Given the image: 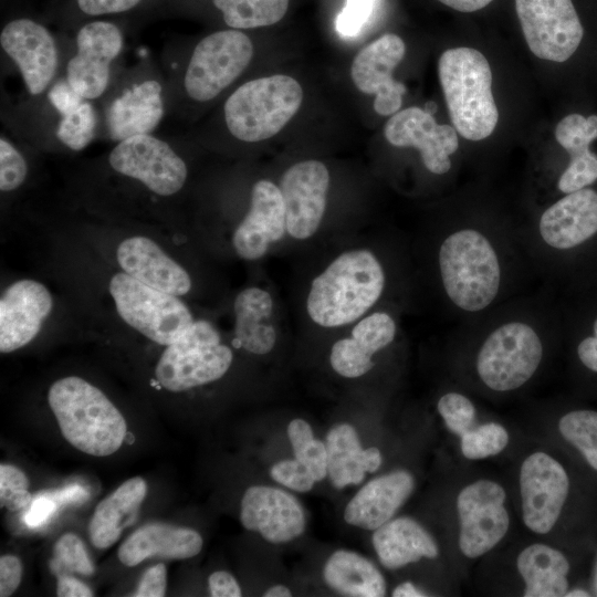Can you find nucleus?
I'll list each match as a JSON object with an SVG mask.
<instances>
[{"instance_id": "nucleus-1", "label": "nucleus", "mask_w": 597, "mask_h": 597, "mask_svg": "<svg viewBox=\"0 0 597 597\" xmlns=\"http://www.w3.org/2000/svg\"><path fill=\"white\" fill-rule=\"evenodd\" d=\"M385 284L377 255L366 248L349 249L313 279L306 296L307 315L324 328L354 324L379 301Z\"/></svg>"}, {"instance_id": "nucleus-2", "label": "nucleus", "mask_w": 597, "mask_h": 597, "mask_svg": "<svg viewBox=\"0 0 597 597\" xmlns=\"http://www.w3.org/2000/svg\"><path fill=\"white\" fill-rule=\"evenodd\" d=\"M48 401L63 437L80 451L107 457L123 444L127 433L123 415L87 380L69 376L54 381Z\"/></svg>"}, {"instance_id": "nucleus-3", "label": "nucleus", "mask_w": 597, "mask_h": 597, "mask_svg": "<svg viewBox=\"0 0 597 597\" xmlns=\"http://www.w3.org/2000/svg\"><path fill=\"white\" fill-rule=\"evenodd\" d=\"M438 71L457 132L470 140L490 136L498 124L499 112L485 56L472 48L449 49L439 57Z\"/></svg>"}, {"instance_id": "nucleus-4", "label": "nucleus", "mask_w": 597, "mask_h": 597, "mask_svg": "<svg viewBox=\"0 0 597 597\" xmlns=\"http://www.w3.org/2000/svg\"><path fill=\"white\" fill-rule=\"evenodd\" d=\"M439 269L450 301L467 312L486 308L496 297L501 268L489 239L474 229L449 234L439 249Z\"/></svg>"}, {"instance_id": "nucleus-5", "label": "nucleus", "mask_w": 597, "mask_h": 597, "mask_svg": "<svg viewBox=\"0 0 597 597\" xmlns=\"http://www.w3.org/2000/svg\"><path fill=\"white\" fill-rule=\"evenodd\" d=\"M302 101L300 83L289 75L254 78L227 98L224 121L237 139L261 142L276 135L296 114Z\"/></svg>"}, {"instance_id": "nucleus-6", "label": "nucleus", "mask_w": 597, "mask_h": 597, "mask_svg": "<svg viewBox=\"0 0 597 597\" xmlns=\"http://www.w3.org/2000/svg\"><path fill=\"white\" fill-rule=\"evenodd\" d=\"M232 359V350L222 344L217 327L207 320H195L166 346L155 376L164 389L181 392L220 379Z\"/></svg>"}, {"instance_id": "nucleus-7", "label": "nucleus", "mask_w": 597, "mask_h": 597, "mask_svg": "<svg viewBox=\"0 0 597 597\" xmlns=\"http://www.w3.org/2000/svg\"><path fill=\"white\" fill-rule=\"evenodd\" d=\"M108 290L121 318L159 345L171 344L195 322L179 296L153 289L125 272L112 276Z\"/></svg>"}, {"instance_id": "nucleus-8", "label": "nucleus", "mask_w": 597, "mask_h": 597, "mask_svg": "<svg viewBox=\"0 0 597 597\" xmlns=\"http://www.w3.org/2000/svg\"><path fill=\"white\" fill-rule=\"evenodd\" d=\"M253 56L250 38L240 30L213 32L195 46L184 74V88L195 102H209L230 86Z\"/></svg>"}, {"instance_id": "nucleus-9", "label": "nucleus", "mask_w": 597, "mask_h": 597, "mask_svg": "<svg viewBox=\"0 0 597 597\" xmlns=\"http://www.w3.org/2000/svg\"><path fill=\"white\" fill-rule=\"evenodd\" d=\"M542 356L543 345L534 328L523 322H509L484 341L476 357V370L489 388L509 391L531 379Z\"/></svg>"}, {"instance_id": "nucleus-10", "label": "nucleus", "mask_w": 597, "mask_h": 597, "mask_svg": "<svg viewBox=\"0 0 597 597\" xmlns=\"http://www.w3.org/2000/svg\"><path fill=\"white\" fill-rule=\"evenodd\" d=\"M108 164L115 172L140 182L160 197L180 191L188 177L185 160L167 142L151 134L117 142L108 155Z\"/></svg>"}, {"instance_id": "nucleus-11", "label": "nucleus", "mask_w": 597, "mask_h": 597, "mask_svg": "<svg viewBox=\"0 0 597 597\" xmlns=\"http://www.w3.org/2000/svg\"><path fill=\"white\" fill-rule=\"evenodd\" d=\"M515 9L534 55L565 62L576 52L584 29L572 0H515Z\"/></svg>"}, {"instance_id": "nucleus-12", "label": "nucleus", "mask_w": 597, "mask_h": 597, "mask_svg": "<svg viewBox=\"0 0 597 597\" xmlns=\"http://www.w3.org/2000/svg\"><path fill=\"white\" fill-rule=\"evenodd\" d=\"M503 486L490 480L475 481L457 498L460 520L459 547L470 558L492 549L506 534L510 517Z\"/></svg>"}, {"instance_id": "nucleus-13", "label": "nucleus", "mask_w": 597, "mask_h": 597, "mask_svg": "<svg viewBox=\"0 0 597 597\" xmlns=\"http://www.w3.org/2000/svg\"><path fill=\"white\" fill-rule=\"evenodd\" d=\"M121 29L108 21H92L76 34V51L66 65V80L85 100L101 97L109 85L111 65L123 50Z\"/></svg>"}, {"instance_id": "nucleus-14", "label": "nucleus", "mask_w": 597, "mask_h": 597, "mask_svg": "<svg viewBox=\"0 0 597 597\" xmlns=\"http://www.w3.org/2000/svg\"><path fill=\"white\" fill-rule=\"evenodd\" d=\"M523 521L533 532L545 534L557 522L569 490L563 465L545 452L527 457L521 467Z\"/></svg>"}, {"instance_id": "nucleus-15", "label": "nucleus", "mask_w": 597, "mask_h": 597, "mask_svg": "<svg viewBox=\"0 0 597 597\" xmlns=\"http://www.w3.org/2000/svg\"><path fill=\"white\" fill-rule=\"evenodd\" d=\"M287 234L295 240L312 238L326 210L329 172L318 160H304L285 170L280 181Z\"/></svg>"}, {"instance_id": "nucleus-16", "label": "nucleus", "mask_w": 597, "mask_h": 597, "mask_svg": "<svg viewBox=\"0 0 597 597\" xmlns=\"http://www.w3.org/2000/svg\"><path fill=\"white\" fill-rule=\"evenodd\" d=\"M0 44L31 95L38 96L51 86L59 66V51L44 25L29 18L13 19L2 28Z\"/></svg>"}, {"instance_id": "nucleus-17", "label": "nucleus", "mask_w": 597, "mask_h": 597, "mask_svg": "<svg viewBox=\"0 0 597 597\" xmlns=\"http://www.w3.org/2000/svg\"><path fill=\"white\" fill-rule=\"evenodd\" d=\"M406 53L400 36L387 33L364 48L355 56L350 76L355 86L365 94L375 95L374 109L381 116L397 113L406 87L392 77L394 69Z\"/></svg>"}, {"instance_id": "nucleus-18", "label": "nucleus", "mask_w": 597, "mask_h": 597, "mask_svg": "<svg viewBox=\"0 0 597 597\" xmlns=\"http://www.w3.org/2000/svg\"><path fill=\"white\" fill-rule=\"evenodd\" d=\"M287 234L283 197L274 182L261 179L251 190L250 207L232 234V245L243 260L263 258Z\"/></svg>"}, {"instance_id": "nucleus-19", "label": "nucleus", "mask_w": 597, "mask_h": 597, "mask_svg": "<svg viewBox=\"0 0 597 597\" xmlns=\"http://www.w3.org/2000/svg\"><path fill=\"white\" fill-rule=\"evenodd\" d=\"M385 137L397 147H415L426 168L446 174L451 168L449 158L459 147L457 129L437 124L432 114L419 107L395 113L385 125Z\"/></svg>"}, {"instance_id": "nucleus-20", "label": "nucleus", "mask_w": 597, "mask_h": 597, "mask_svg": "<svg viewBox=\"0 0 597 597\" xmlns=\"http://www.w3.org/2000/svg\"><path fill=\"white\" fill-rule=\"evenodd\" d=\"M241 524L265 541L280 544L298 537L305 530V511L298 500L284 490L253 485L241 500Z\"/></svg>"}, {"instance_id": "nucleus-21", "label": "nucleus", "mask_w": 597, "mask_h": 597, "mask_svg": "<svg viewBox=\"0 0 597 597\" xmlns=\"http://www.w3.org/2000/svg\"><path fill=\"white\" fill-rule=\"evenodd\" d=\"M53 298L35 280L11 283L0 298V352H14L35 338L50 316Z\"/></svg>"}, {"instance_id": "nucleus-22", "label": "nucleus", "mask_w": 597, "mask_h": 597, "mask_svg": "<svg viewBox=\"0 0 597 597\" xmlns=\"http://www.w3.org/2000/svg\"><path fill=\"white\" fill-rule=\"evenodd\" d=\"M163 85L156 78H142L128 84L108 103L105 125L109 137L125 138L151 134L165 114Z\"/></svg>"}, {"instance_id": "nucleus-23", "label": "nucleus", "mask_w": 597, "mask_h": 597, "mask_svg": "<svg viewBox=\"0 0 597 597\" xmlns=\"http://www.w3.org/2000/svg\"><path fill=\"white\" fill-rule=\"evenodd\" d=\"M116 260L123 272L161 292L180 297L192 287L189 273L147 237L123 240L117 247Z\"/></svg>"}, {"instance_id": "nucleus-24", "label": "nucleus", "mask_w": 597, "mask_h": 597, "mask_svg": "<svg viewBox=\"0 0 597 597\" xmlns=\"http://www.w3.org/2000/svg\"><path fill=\"white\" fill-rule=\"evenodd\" d=\"M397 325L387 312L376 311L356 321L350 334L334 343L329 363L345 378H358L373 367V356L391 344Z\"/></svg>"}, {"instance_id": "nucleus-25", "label": "nucleus", "mask_w": 597, "mask_h": 597, "mask_svg": "<svg viewBox=\"0 0 597 597\" xmlns=\"http://www.w3.org/2000/svg\"><path fill=\"white\" fill-rule=\"evenodd\" d=\"M542 239L552 248H574L597 233V192L583 188L548 207L538 223Z\"/></svg>"}, {"instance_id": "nucleus-26", "label": "nucleus", "mask_w": 597, "mask_h": 597, "mask_svg": "<svg viewBox=\"0 0 597 597\" xmlns=\"http://www.w3.org/2000/svg\"><path fill=\"white\" fill-rule=\"evenodd\" d=\"M413 489V476L405 470L373 479L348 502L344 520L356 527L375 531L391 520Z\"/></svg>"}, {"instance_id": "nucleus-27", "label": "nucleus", "mask_w": 597, "mask_h": 597, "mask_svg": "<svg viewBox=\"0 0 597 597\" xmlns=\"http://www.w3.org/2000/svg\"><path fill=\"white\" fill-rule=\"evenodd\" d=\"M201 535L189 527L149 523L132 533L119 546V561L129 567L150 557L187 559L202 548Z\"/></svg>"}, {"instance_id": "nucleus-28", "label": "nucleus", "mask_w": 597, "mask_h": 597, "mask_svg": "<svg viewBox=\"0 0 597 597\" xmlns=\"http://www.w3.org/2000/svg\"><path fill=\"white\" fill-rule=\"evenodd\" d=\"M555 138L570 155V163L558 179V189L569 193L597 180V156L589 146L597 138V115L569 114L555 128Z\"/></svg>"}, {"instance_id": "nucleus-29", "label": "nucleus", "mask_w": 597, "mask_h": 597, "mask_svg": "<svg viewBox=\"0 0 597 597\" xmlns=\"http://www.w3.org/2000/svg\"><path fill=\"white\" fill-rule=\"evenodd\" d=\"M273 310V297L262 287L250 286L237 294L233 335L238 347L254 355H265L274 348L277 333L271 322Z\"/></svg>"}, {"instance_id": "nucleus-30", "label": "nucleus", "mask_w": 597, "mask_h": 597, "mask_svg": "<svg viewBox=\"0 0 597 597\" xmlns=\"http://www.w3.org/2000/svg\"><path fill=\"white\" fill-rule=\"evenodd\" d=\"M146 494V481L134 476L102 500L88 525L92 544L102 549L114 545L123 531L135 523Z\"/></svg>"}, {"instance_id": "nucleus-31", "label": "nucleus", "mask_w": 597, "mask_h": 597, "mask_svg": "<svg viewBox=\"0 0 597 597\" xmlns=\"http://www.w3.org/2000/svg\"><path fill=\"white\" fill-rule=\"evenodd\" d=\"M327 474L336 489L359 484L366 472H375L381 464L380 451L363 449L353 426L337 423L326 434Z\"/></svg>"}, {"instance_id": "nucleus-32", "label": "nucleus", "mask_w": 597, "mask_h": 597, "mask_svg": "<svg viewBox=\"0 0 597 597\" xmlns=\"http://www.w3.org/2000/svg\"><path fill=\"white\" fill-rule=\"evenodd\" d=\"M373 545L381 565L389 569L439 554L432 536L417 521L405 516L389 520L375 530Z\"/></svg>"}, {"instance_id": "nucleus-33", "label": "nucleus", "mask_w": 597, "mask_h": 597, "mask_svg": "<svg viewBox=\"0 0 597 597\" xmlns=\"http://www.w3.org/2000/svg\"><path fill=\"white\" fill-rule=\"evenodd\" d=\"M517 569L525 582V597H559L568 590L569 563L557 549L533 544L517 557Z\"/></svg>"}, {"instance_id": "nucleus-34", "label": "nucleus", "mask_w": 597, "mask_h": 597, "mask_svg": "<svg viewBox=\"0 0 597 597\" xmlns=\"http://www.w3.org/2000/svg\"><path fill=\"white\" fill-rule=\"evenodd\" d=\"M323 578L328 587L344 596L381 597L386 582L379 569L366 557L338 549L326 561Z\"/></svg>"}, {"instance_id": "nucleus-35", "label": "nucleus", "mask_w": 597, "mask_h": 597, "mask_svg": "<svg viewBox=\"0 0 597 597\" xmlns=\"http://www.w3.org/2000/svg\"><path fill=\"white\" fill-rule=\"evenodd\" d=\"M290 0H212L231 29L243 30L279 22L286 13Z\"/></svg>"}, {"instance_id": "nucleus-36", "label": "nucleus", "mask_w": 597, "mask_h": 597, "mask_svg": "<svg viewBox=\"0 0 597 597\" xmlns=\"http://www.w3.org/2000/svg\"><path fill=\"white\" fill-rule=\"evenodd\" d=\"M558 429L582 452L589 465L597 470V411H570L561 418Z\"/></svg>"}, {"instance_id": "nucleus-37", "label": "nucleus", "mask_w": 597, "mask_h": 597, "mask_svg": "<svg viewBox=\"0 0 597 597\" xmlns=\"http://www.w3.org/2000/svg\"><path fill=\"white\" fill-rule=\"evenodd\" d=\"M97 115L92 103L85 100L74 111L60 116L56 126L57 139L74 151L84 149L93 140Z\"/></svg>"}, {"instance_id": "nucleus-38", "label": "nucleus", "mask_w": 597, "mask_h": 597, "mask_svg": "<svg viewBox=\"0 0 597 597\" xmlns=\"http://www.w3.org/2000/svg\"><path fill=\"white\" fill-rule=\"evenodd\" d=\"M50 567L56 576L71 573L90 576L94 573L84 543L73 533H65L55 542Z\"/></svg>"}, {"instance_id": "nucleus-39", "label": "nucleus", "mask_w": 597, "mask_h": 597, "mask_svg": "<svg viewBox=\"0 0 597 597\" xmlns=\"http://www.w3.org/2000/svg\"><path fill=\"white\" fill-rule=\"evenodd\" d=\"M507 442V431L501 425L490 422L462 434L461 451L465 458L479 460L500 453Z\"/></svg>"}, {"instance_id": "nucleus-40", "label": "nucleus", "mask_w": 597, "mask_h": 597, "mask_svg": "<svg viewBox=\"0 0 597 597\" xmlns=\"http://www.w3.org/2000/svg\"><path fill=\"white\" fill-rule=\"evenodd\" d=\"M29 479L15 465H0V506L11 512L20 511L30 505L32 494L29 491Z\"/></svg>"}, {"instance_id": "nucleus-41", "label": "nucleus", "mask_w": 597, "mask_h": 597, "mask_svg": "<svg viewBox=\"0 0 597 597\" xmlns=\"http://www.w3.org/2000/svg\"><path fill=\"white\" fill-rule=\"evenodd\" d=\"M437 408L448 429L453 433L461 437L472 428L475 408L465 396L448 392L439 399Z\"/></svg>"}, {"instance_id": "nucleus-42", "label": "nucleus", "mask_w": 597, "mask_h": 597, "mask_svg": "<svg viewBox=\"0 0 597 597\" xmlns=\"http://www.w3.org/2000/svg\"><path fill=\"white\" fill-rule=\"evenodd\" d=\"M28 164L18 148L6 137L0 138V190L10 192L24 182Z\"/></svg>"}, {"instance_id": "nucleus-43", "label": "nucleus", "mask_w": 597, "mask_h": 597, "mask_svg": "<svg viewBox=\"0 0 597 597\" xmlns=\"http://www.w3.org/2000/svg\"><path fill=\"white\" fill-rule=\"evenodd\" d=\"M269 473L275 482L300 493L308 492L316 482L307 468L296 459L275 462Z\"/></svg>"}, {"instance_id": "nucleus-44", "label": "nucleus", "mask_w": 597, "mask_h": 597, "mask_svg": "<svg viewBox=\"0 0 597 597\" xmlns=\"http://www.w3.org/2000/svg\"><path fill=\"white\" fill-rule=\"evenodd\" d=\"M376 0H347L336 19V30L344 36L358 34L369 19Z\"/></svg>"}, {"instance_id": "nucleus-45", "label": "nucleus", "mask_w": 597, "mask_h": 597, "mask_svg": "<svg viewBox=\"0 0 597 597\" xmlns=\"http://www.w3.org/2000/svg\"><path fill=\"white\" fill-rule=\"evenodd\" d=\"M294 451L295 459L302 462L315 481L327 475V450L325 442L312 439Z\"/></svg>"}, {"instance_id": "nucleus-46", "label": "nucleus", "mask_w": 597, "mask_h": 597, "mask_svg": "<svg viewBox=\"0 0 597 597\" xmlns=\"http://www.w3.org/2000/svg\"><path fill=\"white\" fill-rule=\"evenodd\" d=\"M48 100L60 116L77 108L84 101L65 78H60L51 84L48 92Z\"/></svg>"}, {"instance_id": "nucleus-47", "label": "nucleus", "mask_w": 597, "mask_h": 597, "mask_svg": "<svg viewBox=\"0 0 597 597\" xmlns=\"http://www.w3.org/2000/svg\"><path fill=\"white\" fill-rule=\"evenodd\" d=\"M167 572L159 563L149 567L139 580L134 594L136 597H163L166 594Z\"/></svg>"}, {"instance_id": "nucleus-48", "label": "nucleus", "mask_w": 597, "mask_h": 597, "mask_svg": "<svg viewBox=\"0 0 597 597\" xmlns=\"http://www.w3.org/2000/svg\"><path fill=\"white\" fill-rule=\"evenodd\" d=\"M57 510V502L45 492L36 494L25 512L23 520L29 527H40L52 517Z\"/></svg>"}, {"instance_id": "nucleus-49", "label": "nucleus", "mask_w": 597, "mask_h": 597, "mask_svg": "<svg viewBox=\"0 0 597 597\" xmlns=\"http://www.w3.org/2000/svg\"><path fill=\"white\" fill-rule=\"evenodd\" d=\"M143 0H76L78 9L86 15L115 14L129 11Z\"/></svg>"}, {"instance_id": "nucleus-50", "label": "nucleus", "mask_w": 597, "mask_h": 597, "mask_svg": "<svg viewBox=\"0 0 597 597\" xmlns=\"http://www.w3.org/2000/svg\"><path fill=\"white\" fill-rule=\"evenodd\" d=\"M22 578V563L14 555L0 557V596H11L19 587Z\"/></svg>"}, {"instance_id": "nucleus-51", "label": "nucleus", "mask_w": 597, "mask_h": 597, "mask_svg": "<svg viewBox=\"0 0 597 597\" xmlns=\"http://www.w3.org/2000/svg\"><path fill=\"white\" fill-rule=\"evenodd\" d=\"M208 587L212 597H240L242 595L237 579L224 570L212 573L208 578Z\"/></svg>"}, {"instance_id": "nucleus-52", "label": "nucleus", "mask_w": 597, "mask_h": 597, "mask_svg": "<svg viewBox=\"0 0 597 597\" xmlns=\"http://www.w3.org/2000/svg\"><path fill=\"white\" fill-rule=\"evenodd\" d=\"M56 595L60 597H91L92 589L70 574L57 576Z\"/></svg>"}, {"instance_id": "nucleus-53", "label": "nucleus", "mask_w": 597, "mask_h": 597, "mask_svg": "<svg viewBox=\"0 0 597 597\" xmlns=\"http://www.w3.org/2000/svg\"><path fill=\"white\" fill-rule=\"evenodd\" d=\"M577 354L588 369L597 373V318L594 322V336L586 337L579 343Z\"/></svg>"}, {"instance_id": "nucleus-54", "label": "nucleus", "mask_w": 597, "mask_h": 597, "mask_svg": "<svg viewBox=\"0 0 597 597\" xmlns=\"http://www.w3.org/2000/svg\"><path fill=\"white\" fill-rule=\"evenodd\" d=\"M59 503H81L88 498V492L78 484H72L59 491L45 492Z\"/></svg>"}, {"instance_id": "nucleus-55", "label": "nucleus", "mask_w": 597, "mask_h": 597, "mask_svg": "<svg viewBox=\"0 0 597 597\" xmlns=\"http://www.w3.org/2000/svg\"><path fill=\"white\" fill-rule=\"evenodd\" d=\"M441 3L460 12H473L488 6L493 0H439Z\"/></svg>"}, {"instance_id": "nucleus-56", "label": "nucleus", "mask_w": 597, "mask_h": 597, "mask_svg": "<svg viewBox=\"0 0 597 597\" xmlns=\"http://www.w3.org/2000/svg\"><path fill=\"white\" fill-rule=\"evenodd\" d=\"M392 596L394 597H422V596H427V594L416 588L413 584L406 582L398 585L394 589Z\"/></svg>"}, {"instance_id": "nucleus-57", "label": "nucleus", "mask_w": 597, "mask_h": 597, "mask_svg": "<svg viewBox=\"0 0 597 597\" xmlns=\"http://www.w3.org/2000/svg\"><path fill=\"white\" fill-rule=\"evenodd\" d=\"M291 595V590L284 585L272 586L264 593V597H289Z\"/></svg>"}, {"instance_id": "nucleus-58", "label": "nucleus", "mask_w": 597, "mask_h": 597, "mask_svg": "<svg viewBox=\"0 0 597 597\" xmlns=\"http://www.w3.org/2000/svg\"><path fill=\"white\" fill-rule=\"evenodd\" d=\"M566 597H588L590 596L586 590L583 589H574L565 594Z\"/></svg>"}, {"instance_id": "nucleus-59", "label": "nucleus", "mask_w": 597, "mask_h": 597, "mask_svg": "<svg viewBox=\"0 0 597 597\" xmlns=\"http://www.w3.org/2000/svg\"><path fill=\"white\" fill-rule=\"evenodd\" d=\"M426 112L432 114L437 111V105L433 102H429L426 104L425 108Z\"/></svg>"}, {"instance_id": "nucleus-60", "label": "nucleus", "mask_w": 597, "mask_h": 597, "mask_svg": "<svg viewBox=\"0 0 597 597\" xmlns=\"http://www.w3.org/2000/svg\"><path fill=\"white\" fill-rule=\"evenodd\" d=\"M595 588H596V593H597V567H596V575H595Z\"/></svg>"}]
</instances>
